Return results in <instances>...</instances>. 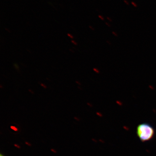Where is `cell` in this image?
Wrapping results in <instances>:
<instances>
[{
    "instance_id": "5bb4252c",
    "label": "cell",
    "mask_w": 156,
    "mask_h": 156,
    "mask_svg": "<svg viewBox=\"0 0 156 156\" xmlns=\"http://www.w3.org/2000/svg\"><path fill=\"white\" fill-rule=\"evenodd\" d=\"M89 28L91 29H92V30H95V29H94V28H93V27H92L91 26H89Z\"/></svg>"
},
{
    "instance_id": "6da1fadb",
    "label": "cell",
    "mask_w": 156,
    "mask_h": 156,
    "mask_svg": "<svg viewBox=\"0 0 156 156\" xmlns=\"http://www.w3.org/2000/svg\"><path fill=\"white\" fill-rule=\"evenodd\" d=\"M136 133L139 139L142 142L149 141L153 138L155 135V130L149 124L142 123L137 126Z\"/></svg>"
},
{
    "instance_id": "30bf717a",
    "label": "cell",
    "mask_w": 156,
    "mask_h": 156,
    "mask_svg": "<svg viewBox=\"0 0 156 156\" xmlns=\"http://www.w3.org/2000/svg\"><path fill=\"white\" fill-rule=\"evenodd\" d=\"M72 43H73V44L74 45H77V44L76 42V41H73V40H72V41H71Z\"/></svg>"
},
{
    "instance_id": "4fadbf2b",
    "label": "cell",
    "mask_w": 156,
    "mask_h": 156,
    "mask_svg": "<svg viewBox=\"0 0 156 156\" xmlns=\"http://www.w3.org/2000/svg\"><path fill=\"white\" fill-rule=\"evenodd\" d=\"M105 24H106V25L108 27H110L111 25H110L109 23H108L105 22Z\"/></svg>"
},
{
    "instance_id": "9a60e30c",
    "label": "cell",
    "mask_w": 156,
    "mask_h": 156,
    "mask_svg": "<svg viewBox=\"0 0 156 156\" xmlns=\"http://www.w3.org/2000/svg\"><path fill=\"white\" fill-rule=\"evenodd\" d=\"M76 83H77L78 84H79V85H81V84L80 83V82H78V81H76Z\"/></svg>"
},
{
    "instance_id": "7a4b0ae2",
    "label": "cell",
    "mask_w": 156,
    "mask_h": 156,
    "mask_svg": "<svg viewBox=\"0 0 156 156\" xmlns=\"http://www.w3.org/2000/svg\"><path fill=\"white\" fill-rule=\"evenodd\" d=\"M93 69L95 73H100V71H99V70L97 69L94 68H93Z\"/></svg>"
},
{
    "instance_id": "7c38bea8",
    "label": "cell",
    "mask_w": 156,
    "mask_h": 156,
    "mask_svg": "<svg viewBox=\"0 0 156 156\" xmlns=\"http://www.w3.org/2000/svg\"><path fill=\"white\" fill-rule=\"evenodd\" d=\"M107 20H108L109 21H111V22H112V20L111 18H110V17H107Z\"/></svg>"
},
{
    "instance_id": "277c9868",
    "label": "cell",
    "mask_w": 156,
    "mask_h": 156,
    "mask_svg": "<svg viewBox=\"0 0 156 156\" xmlns=\"http://www.w3.org/2000/svg\"><path fill=\"white\" fill-rule=\"evenodd\" d=\"M98 17H99V18H100L101 20H105L104 17L103 16H101V15H98Z\"/></svg>"
},
{
    "instance_id": "9c48e42d",
    "label": "cell",
    "mask_w": 156,
    "mask_h": 156,
    "mask_svg": "<svg viewBox=\"0 0 156 156\" xmlns=\"http://www.w3.org/2000/svg\"><path fill=\"white\" fill-rule=\"evenodd\" d=\"M112 33L115 36V37L118 36V34H117L115 32L112 31Z\"/></svg>"
},
{
    "instance_id": "2e32d148",
    "label": "cell",
    "mask_w": 156,
    "mask_h": 156,
    "mask_svg": "<svg viewBox=\"0 0 156 156\" xmlns=\"http://www.w3.org/2000/svg\"><path fill=\"white\" fill-rule=\"evenodd\" d=\"M107 43H108L109 44H110V45L111 44V43H110V42H109V41H107Z\"/></svg>"
},
{
    "instance_id": "3957f363",
    "label": "cell",
    "mask_w": 156,
    "mask_h": 156,
    "mask_svg": "<svg viewBox=\"0 0 156 156\" xmlns=\"http://www.w3.org/2000/svg\"><path fill=\"white\" fill-rule=\"evenodd\" d=\"M131 4H132V5L134 6V7H135V8H137V5H136V3L134 2H131Z\"/></svg>"
},
{
    "instance_id": "8fae6325",
    "label": "cell",
    "mask_w": 156,
    "mask_h": 156,
    "mask_svg": "<svg viewBox=\"0 0 156 156\" xmlns=\"http://www.w3.org/2000/svg\"><path fill=\"white\" fill-rule=\"evenodd\" d=\"M41 86H42V87H43V88H45V89H46V88H47V86H46L45 85H44V84L41 83Z\"/></svg>"
},
{
    "instance_id": "5b68a950",
    "label": "cell",
    "mask_w": 156,
    "mask_h": 156,
    "mask_svg": "<svg viewBox=\"0 0 156 156\" xmlns=\"http://www.w3.org/2000/svg\"><path fill=\"white\" fill-rule=\"evenodd\" d=\"M68 36L71 39H73L74 37L71 34H67Z\"/></svg>"
},
{
    "instance_id": "e0dca14e",
    "label": "cell",
    "mask_w": 156,
    "mask_h": 156,
    "mask_svg": "<svg viewBox=\"0 0 156 156\" xmlns=\"http://www.w3.org/2000/svg\"><path fill=\"white\" fill-rule=\"evenodd\" d=\"M4 156L2 155V154H1V156Z\"/></svg>"
},
{
    "instance_id": "8992f818",
    "label": "cell",
    "mask_w": 156,
    "mask_h": 156,
    "mask_svg": "<svg viewBox=\"0 0 156 156\" xmlns=\"http://www.w3.org/2000/svg\"><path fill=\"white\" fill-rule=\"evenodd\" d=\"M149 88L151 90H154L155 89L153 86H151V85H150V86H149Z\"/></svg>"
},
{
    "instance_id": "52a82bcc",
    "label": "cell",
    "mask_w": 156,
    "mask_h": 156,
    "mask_svg": "<svg viewBox=\"0 0 156 156\" xmlns=\"http://www.w3.org/2000/svg\"><path fill=\"white\" fill-rule=\"evenodd\" d=\"M124 3H125V4H126V5H129V2H128V1H127V0H124Z\"/></svg>"
},
{
    "instance_id": "ba28073f",
    "label": "cell",
    "mask_w": 156,
    "mask_h": 156,
    "mask_svg": "<svg viewBox=\"0 0 156 156\" xmlns=\"http://www.w3.org/2000/svg\"><path fill=\"white\" fill-rule=\"evenodd\" d=\"M14 67H15V68L16 69H19V66H18L17 65V64H16V63H15V64H14Z\"/></svg>"
}]
</instances>
